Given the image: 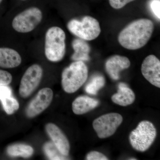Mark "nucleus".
<instances>
[{
	"mask_svg": "<svg viewBox=\"0 0 160 160\" xmlns=\"http://www.w3.org/2000/svg\"><path fill=\"white\" fill-rule=\"evenodd\" d=\"M154 29V24L151 20L145 18L136 20L120 32L119 42L126 49H140L149 42Z\"/></svg>",
	"mask_w": 160,
	"mask_h": 160,
	"instance_id": "f257e3e1",
	"label": "nucleus"
},
{
	"mask_svg": "<svg viewBox=\"0 0 160 160\" xmlns=\"http://www.w3.org/2000/svg\"><path fill=\"white\" fill-rule=\"evenodd\" d=\"M88 76V67L85 63L82 61L73 62L62 72L63 90L67 93H74L86 82Z\"/></svg>",
	"mask_w": 160,
	"mask_h": 160,
	"instance_id": "f03ea898",
	"label": "nucleus"
},
{
	"mask_svg": "<svg viewBox=\"0 0 160 160\" xmlns=\"http://www.w3.org/2000/svg\"><path fill=\"white\" fill-rule=\"evenodd\" d=\"M66 33L58 26L50 27L46 32L45 53L47 59L56 62L63 59L66 54Z\"/></svg>",
	"mask_w": 160,
	"mask_h": 160,
	"instance_id": "7ed1b4c3",
	"label": "nucleus"
},
{
	"mask_svg": "<svg viewBox=\"0 0 160 160\" xmlns=\"http://www.w3.org/2000/svg\"><path fill=\"white\" fill-rule=\"evenodd\" d=\"M157 130L151 122L142 121L137 127L130 132L129 142L132 147L138 151L145 152L150 148L154 142Z\"/></svg>",
	"mask_w": 160,
	"mask_h": 160,
	"instance_id": "20e7f679",
	"label": "nucleus"
},
{
	"mask_svg": "<svg viewBox=\"0 0 160 160\" xmlns=\"http://www.w3.org/2000/svg\"><path fill=\"white\" fill-rule=\"evenodd\" d=\"M67 28L74 35L85 41H92L101 33L99 23L94 18L85 16L82 21L72 19L67 24Z\"/></svg>",
	"mask_w": 160,
	"mask_h": 160,
	"instance_id": "39448f33",
	"label": "nucleus"
},
{
	"mask_svg": "<svg viewBox=\"0 0 160 160\" xmlns=\"http://www.w3.org/2000/svg\"><path fill=\"white\" fill-rule=\"evenodd\" d=\"M42 18V12L39 8L30 7L14 18L12 22V28L21 33L30 32L41 23Z\"/></svg>",
	"mask_w": 160,
	"mask_h": 160,
	"instance_id": "423d86ee",
	"label": "nucleus"
},
{
	"mask_svg": "<svg viewBox=\"0 0 160 160\" xmlns=\"http://www.w3.org/2000/svg\"><path fill=\"white\" fill-rule=\"evenodd\" d=\"M122 122L123 118L121 114L111 112L95 119L92 122V127L98 137L106 138L114 134Z\"/></svg>",
	"mask_w": 160,
	"mask_h": 160,
	"instance_id": "0eeeda50",
	"label": "nucleus"
},
{
	"mask_svg": "<svg viewBox=\"0 0 160 160\" xmlns=\"http://www.w3.org/2000/svg\"><path fill=\"white\" fill-rule=\"evenodd\" d=\"M43 69L40 65L33 64L27 69L22 78L19 86L20 95L26 98L36 89L41 82Z\"/></svg>",
	"mask_w": 160,
	"mask_h": 160,
	"instance_id": "6e6552de",
	"label": "nucleus"
},
{
	"mask_svg": "<svg viewBox=\"0 0 160 160\" xmlns=\"http://www.w3.org/2000/svg\"><path fill=\"white\" fill-rule=\"evenodd\" d=\"M53 96V91L50 88L41 89L27 106L26 110L27 116L33 118L41 114L50 105Z\"/></svg>",
	"mask_w": 160,
	"mask_h": 160,
	"instance_id": "1a4fd4ad",
	"label": "nucleus"
},
{
	"mask_svg": "<svg viewBox=\"0 0 160 160\" xmlns=\"http://www.w3.org/2000/svg\"><path fill=\"white\" fill-rule=\"evenodd\" d=\"M144 77L150 84L160 87V62L154 55H150L144 59L141 67Z\"/></svg>",
	"mask_w": 160,
	"mask_h": 160,
	"instance_id": "9d476101",
	"label": "nucleus"
},
{
	"mask_svg": "<svg viewBox=\"0 0 160 160\" xmlns=\"http://www.w3.org/2000/svg\"><path fill=\"white\" fill-rule=\"evenodd\" d=\"M47 134L60 152L65 156L68 157L70 150L69 140L62 130L55 124L48 123L46 126Z\"/></svg>",
	"mask_w": 160,
	"mask_h": 160,
	"instance_id": "9b49d317",
	"label": "nucleus"
},
{
	"mask_svg": "<svg viewBox=\"0 0 160 160\" xmlns=\"http://www.w3.org/2000/svg\"><path fill=\"white\" fill-rule=\"evenodd\" d=\"M130 62L126 57L113 56L106 61L105 67L106 71L112 79L117 81L120 78V72L129 68Z\"/></svg>",
	"mask_w": 160,
	"mask_h": 160,
	"instance_id": "f8f14e48",
	"label": "nucleus"
},
{
	"mask_svg": "<svg viewBox=\"0 0 160 160\" xmlns=\"http://www.w3.org/2000/svg\"><path fill=\"white\" fill-rule=\"evenodd\" d=\"M135 95L126 83H120L118 85L117 93L112 96L111 100L115 104L120 106H126L134 102Z\"/></svg>",
	"mask_w": 160,
	"mask_h": 160,
	"instance_id": "ddd939ff",
	"label": "nucleus"
},
{
	"mask_svg": "<svg viewBox=\"0 0 160 160\" xmlns=\"http://www.w3.org/2000/svg\"><path fill=\"white\" fill-rule=\"evenodd\" d=\"M22 58L16 50L9 48H0V67L14 68L20 66Z\"/></svg>",
	"mask_w": 160,
	"mask_h": 160,
	"instance_id": "4468645a",
	"label": "nucleus"
},
{
	"mask_svg": "<svg viewBox=\"0 0 160 160\" xmlns=\"http://www.w3.org/2000/svg\"><path fill=\"white\" fill-rule=\"evenodd\" d=\"M99 104L98 100L87 96H81L72 102V110L75 114L82 115L94 109Z\"/></svg>",
	"mask_w": 160,
	"mask_h": 160,
	"instance_id": "2eb2a0df",
	"label": "nucleus"
},
{
	"mask_svg": "<svg viewBox=\"0 0 160 160\" xmlns=\"http://www.w3.org/2000/svg\"><path fill=\"white\" fill-rule=\"evenodd\" d=\"M72 48L74 52L72 59L75 61H88L90 60L89 53L90 52V46L85 40L76 39L72 41Z\"/></svg>",
	"mask_w": 160,
	"mask_h": 160,
	"instance_id": "dca6fc26",
	"label": "nucleus"
},
{
	"mask_svg": "<svg viewBox=\"0 0 160 160\" xmlns=\"http://www.w3.org/2000/svg\"><path fill=\"white\" fill-rule=\"evenodd\" d=\"M0 100L6 113L13 114L19 108V103L16 99L12 96V91L5 92L0 93Z\"/></svg>",
	"mask_w": 160,
	"mask_h": 160,
	"instance_id": "f3484780",
	"label": "nucleus"
},
{
	"mask_svg": "<svg viewBox=\"0 0 160 160\" xmlns=\"http://www.w3.org/2000/svg\"><path fill=\"white\" fill-rule=\"evenodd\" d=\"M7 152L11 157L29 158L33 154L34 149L32 147L29 145L16 144L8 146L7 149Z\"/></svg>",
	"mask_w": 160,
	"mask_h": 160,
	"instance_id": "a211bd4d",
	"label": "nucleus"
},
{
	"mask_svg": "<svg viewBox=\"0 0 160 160\" xmlns=\"http://www.w3.org/2000/svg\"><path fill=\"white\" fill-rule=\"evenodd\" d=\"M105 83L106 81L103 76L100 74L95 75L86 85L85 90L88 94L95 95L99 90L105 86Z\"/></svg>",
	"mask_w": 160,
	"mask_h": 160,
	"instance_id": "6ab92c4d",
	"label": "nucleus"
},
{
	"mask_svg": "<svg viewBox=\"0 0 160 160\" xmlns=\"http://www.w3.org/2000/svg\"><path fill=\"white\" fill-rule=\"evenodd\" d=\"M46 156L50 160H68L67 156L62 154L52 142H46L43 147Z\"/></svg>",
	"mask_w": 160,
	"mask_h": 160,
	"instance_id": "aec40b11",
	"label": "nucleus"
},
{
	"mask_svg": "<svg viewBox=\"0 0 160 160\" xmlns=\"http://www.w3.org/2000/svg\"><path fill=\"white\" fill-rule=\"evenodd\" d=\"M12 79V76L9 72L0 69V86H8Z\"/></svg>",
	"mask_w": 160,
	"mask_h": 160,
	"instance_id": "412c9836",
	"label": "nucleus"
},
{
	"mask_svg": "<svg viewBox=\"0 0 160 160\" xmlns=\"http://www.w3.org/2000/svg\"><path fill=\"white\" fill-rule=\"evenodd\" d=\"M86 159L87 160H107L108 158L105 155L99 152L91 151L87 154Z\"/></svg>",
	"mask_w": 160,
	"mask_h": 160,
	"instance_id": "4be33fe9",
	"label": "nucleus"
},
{
	"mask_svg": "<svg viewBox=\"0 0 160 160\" xmlns=\"http://www.w3.org/2000/svg\"><path fill=\"white\" fill-rule=\"evenodd\" d=\"M150 7L152 13L157 18L160 19V0H152L150 3Z\"/></svg>",
	"mask_w": 160,
	"mask_h": 160,
	"instance_id": "5701e85b",
	"label": "nucleus"
},
{
	"mask_svg": "<svg viewBox=\"0 0 160 160\" xmlns=\"http://www.w3.org/2000/svg\"><path fill=\"white\" fill-rule=\"evenodd\" d=\"M134 0H109L110 6L115 9H120L124 7L126 4Z\"/></svg>",
	"mask_w": 160,
	"mask_h": 160,
	"instance_id": "b1692460",
	"label": "nucleus"
},
{
	"mask_svg": "<svg viewBox=\"0 0 160 160\" xmlns=\"http://www.w3.org/2000/svg\"><path fill=\"white\" fill-rule=\"evenodd\" d=\"M2 0H0V3L2 2Z\"/></svg>",
	"mask_w": 160,
	"mask_h": 160,
	"instance_id": "393cba45",
	"label": "nucleus"
},
{
	"mask_svg": "<svg viewBox=\"0 0 160 160\" xmlns=\"http://www.w3.org/2000/svg\"><path fill=\"white\" fill-rule=\"evenodd\" d=\"M22 1H25V0H22Z\"/></svg>",
	"mask_w": 160,
	"mask_h": 160,
	"instance_id": "a878e982",
	"label": "nucleus"
}]
</instances>
